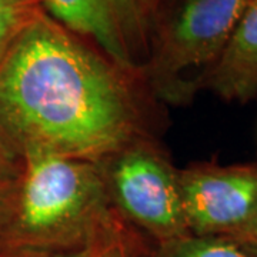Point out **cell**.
Masks as SVG:
<instances>
[{"mask_svg":"<svg viewBox=\"0 0 257 257\" xmlns=\"http://www.w3.org/2000/svg\"><path fill=\"white\" fill-rule=\"evenodd\" d=\"M133 257H253L226 237L184 234L167 241H149L133 231Z\"/></svg>","mask_w":257,"mask_h":257,"instance_id":"8","label":"cell"},{"mask_svg":"<svg viewBox=\"0 0 257 257\" xmlns=\"http://www.w3.org/2000/svg\"><path fill=\"white\" fill-rule=\"evenodd\" d=\"M133 247V230L123 224L109 236L82 247L53 253H19L0 254V257H130Z\"/></svg>","mask_w":257,"mask_h":257,"instance_id":"10","label":"cell"},{"mask_svg":"<svg viewBox=\"0 0 257 257\" xmlns=\"http://www.w3.org/2000/svg\"><path fill=\"white\" fill-rule=\"evenodd\" d=\"M230 240L236 241L244 250H247L253 257H257V209L244 230H241L237 236Z\"/></svg>","mask_w":257,"mask_h":257,"instance_id":"11","label":"cell"},{"mask_svg":"<svg viewBox=\"0 0 257 257\" xmlns=\"http://www.w3.org/2000/svg\"><path fill=\"white\" fill-rule=\"evenodd\" d=\"M43 8L120 67L140 74L160 0H43Z\"/></svg>","mask_w":257,"mask_h":257,"instance_id":"5","label":"cell"},{"mask_svg":"<svg viewBox=\"0 0 257 257\" xmlns=\"http://www.w3.org/2000/svg\"><path fill=\"white\" fill-rule=\"evenodd\" d=\"M146 93L142 74L43 10L0 62V149L15 163L29 155L99 162L152 135Z\"/></svg>","mask_w":257,"mask_h":257,"instance_id":"1","label":"cell"},{"mask_svg":"<svg viewBox=\"0 0 257 257\" xmlns=\"http://www.w3.org/2000/svg\"><path fill=\"white\" fill-rule=\"evenodd\" d=\"M123 224L96 162L29 155L0 193V254L72 250Z\"/></svg>","mask_w":257,"mask_h":257,"instance_id":"2","label":"cell"},{"mask_svg":"<svg viewBox=\"0 0 257 257\" xmlns=\"http://www.w3.org/2000/svg\"><path fill=\"white\" fill-rule=\"evenodd\" d=\"M111 209L149 241L189 234L179 190V169L152 135L126 143L96 162Z\"/></svg>","mask_w":257,"mask_h":257,"instance_id":"4","label":"cell"},{"mask_svg":"<svg viewBox=\"0 0 257 257\" xmlns=\"http://www.w3.org/2000/svg\"><path fill=\"white\" fill-rule=\"evenodd\" d=\"M130 257H133V247H132V256Z\"/></svg>","mask_w":257,"mask_h":257,"instance_id":"13","label":"cell"},{"mask_svg":"<svg viewBox=\"0 0 257 257\" xmlns=\"http://www.w3.org/2000/svg\"><path fill=\"white\" fill-rule=\"evenodd\" d=\"M248 3L175 0L165 18L157 16L149 56L140 70L149 92L173 104L192 100L196 90L186 73L200 70L202 76L217 60Z\"/></svg>","mask_w":257,"mask_h":257,"instance_id":"3","label":"cell"},{"mask_svg":"<svg viewBox=\"0 0 257 257\" xmlns=\"http://www.w3.org/2000/svg\"><path fill=\"white\" fill-rule=\"evenodd\" d=\"M16 169H18V163L10 160L9 157L5 155V152L0 149V193L10 183V180L16 173Z\"/></svg>","mask_w":257,"mask_h":257,"instance_id":"12","label":"cell"},{"mask_svg":"<svg viewBox=\"0 0 257 257\" xmlns=\"http://www.w3.org/2000/svg\"><path fill=\"white\" fill-rule=\"evenodd\" d=\"M179 190L189 234L233 239L257 209V163H196L179 169Z\"/></svg>","mask_w":257,"mask_h":257,"instance_id":"6","label":"cell"},{"mask_svg":"<svg viewBox=\"0 0 257 257\" xmlns=\"http://www.w3.org/2000/svg\"><path fill=\"white\" fill-rule=\"evenodd\" d=\"M197 89L227 101L257 99V0H250L220 56L199 77Z\"/></svg>","mask_w":257,"mask_h":257,"instance_id":"7","label":"cell"},{"mask_svg":"<svg viewBox=\"0 0 257 257\" xmlns=\"http://www.w3.org/2000/svg\"><path fill=\"white\" fill-rule=\"evenodd\" d=\"M43 10V0H0V62L19 35Z\"/></svg>","mask_w":257,"mask_h":257,"instance_id":"9","label":"cell"}]
</instances>
